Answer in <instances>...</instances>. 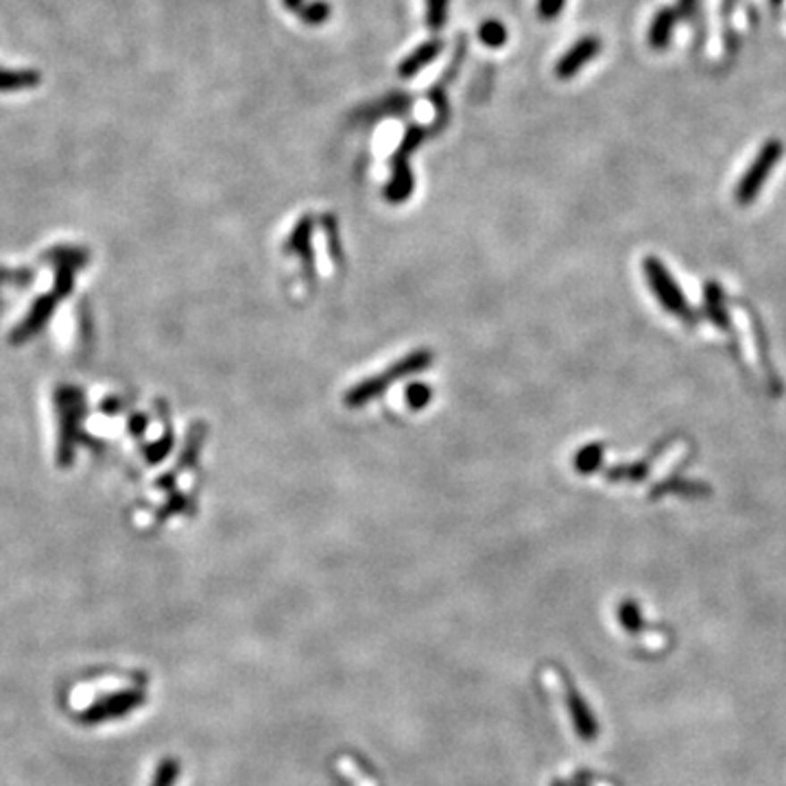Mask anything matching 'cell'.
Instances as JSON below:
<instances>
[{"label": "cell", "instance_id": "cell-1", "mask_svg": "<svg viewBox=\"0 0 786 786\" xmlns=\"http://www.w3.org/2000/svg\"><path fill=\"white\" fill-rule=\"evenodd\" d=\"M782 153H784V142L780 140V138H769V140H765V145L760 147L758 153H756L754 162L748 166V171L743 173V177H740L739 184L734 188L736 204L749 206L758 199L765 182L769 180V175L773 173L775 166H778Z\"/></svg>", "mask_w": 786, "mask_h": 786}, {"label": "cell", "instance_id": "cell-2", "mask_svg": "<svg viewBox=\"0 0 786 786\" xmlns=\"http://www.w3.org/2000/svg\"><path fill=\"white\" fill-rule=\"evenodd\" d=\"M642 269H645L647 282H649L651 291L655 293L657 301H660L671 315H675L677 319L686 321V324H695L697 315L693 306L689 304L684 291L680 289V284H677L673 275H671V271L666 269L660 260L654 258V256L645 258V262H642Z\"/></svg>", "mask_w": 786, "mask_h": 786}, {"label": "cell", "instance_id": "cell-3", "mask_svg": "<svg viewBox=\"0 0 786 786\" xmlns=\"http://www.w3.org/2000/svg\"><path fill=\"white\" fill-rule=\"evenodd\" d=\"M145 693L142 690H121V693H114L107 697H101L98 701H94L88 710L81 712L79 721L81 723L94 725L103 723V721L121 719V716L130 714L131 710L140 708L145 704Z\"/></svg>", "mask_w": 786, "mask_h": 786}, {"label": "cell", "instance_id": "cell-4", "mask_svg": "<svg viewBox=\"0 0 786 786\" xmlns=\"http://www.w3.org/2000/svg\"><path fill=\"white\" fill-rule=\"evenodd\" d=\"M601 46L603 42L599 36H583L581 39H577V42L563 53L560 62L555 63V77L563 79V81H566V79H572L587 62H592V59L599 55Z\"/></svg>", "mask_w": 786, "mask_h": 786}, {"label": "cell", "instance_id": "cell-5", "mask_svg": "<svg viewBox=\"0 0 786 786\" xmlns=\"http://www.w3.org/2000/svg\"><path fill=\"white\" fill-rule=\"evenodd\" d=\"M566 706L568 712H570V719L572 725H575L577 734H579L583 740H587V743H590V740H596V736H599L596 716L592 714L590 706L586 704V699H583L579 690H577L570 681H566Z\"/></svg>", "mask_w": 786, "mask_h": 786}, {"label": "cell", "instance_id": "cell-6", "mask_svg": "<svg viewBox=\"0 0 786 786\" xmlns=\"http://www.w3.org/2000/svg\"><path fill=\"white\" fill-rule=\"evenodd\" d=\"M442 53H444V39L435 38V39H428V42L419 44L411 55L404 57L402 62L398 63V75L402 79L415 77L419 71H424L428 63L435 62V59L442 55Z\"/></svg>", "mask_w": 786, "mask_h": 786}, {"label": "cell", "instance_id": "cell-7", "mask_svg": "<svg viewBox=\"0 0 786 786\" xmlns=\"http://www.w3.org/2000/svg\"><path fill=\"white\" fill-rule=\"evenodd\" d=\"M704 308L706 315L716 328H730V315L728 308H725V291L719 282L708 280L704 286Z\"/></svg>", "mask_w": 786, "mask_h": 786}, {"label": "cell", "instance_id": "cell-8", "mask_svg": "<svg viewBox=\"0 0 786 786\" xmlns=\"http://www.w3.org/2000/svg\"><path fill=\"white\" fill-rule=\"evenodd\" d=\"M677 20H680V16H677L675 9H671V7L660 9V12L655 13V18L651 20L649 36H647L649 38V46L654 48V51H662V48L669 46L671 38H673V29H675Z\"/></svg>", "mask_w": 786, "mask_h": 786}, {"label": "cell", "instance_id": "cell-9", "mask_svg": "<svg viewBox=\"0 0 786 786\" xmlns=\"http://www.w3.org/2000/svg\"><path fill=\"white\" fill-rule=\"evenodd\" d=\"M618 621H621L622 630H625L627 634H640L642 625H645L640 607H638V603L634 599H625L621 605H618Z\"/></svg>", "mask_w": 786, "mask_h": 786}, {"label": "cell", "instance_id": "cell-10", "mask_svg": "<svg viewBox=\"0 0 786 786\" xmlns=\"http://www.w3.org/2000/svg\"><path fill=\"white\" fill-rule=\"evenodd\" d=\"M478 39L489 48H501L507 42V29L501 20H487L478 29Z\"/></svg>", "mask_w": 786, "mask_h": 786}, {"label": "cell", "instance_id": "cell-11", "mask_svg": "<svg viewBox=\"0 0 786 786\" xmlns=\"http://www.w3.org/2000/svg\"><path fill=\"white\" fill-rule=\"evenodd\" d=\"M450 0H427V24L433 33L446 27Z\"/></svg>", "mask_w": 786, "mask_h": 786}, {"label": "cell", "instance_id": "cell-12", "mask_svg": "<svg viewBox=\"0 0 786 786\" xmlns=\"http://www.w3.org/2000/svg\"><path fill=\"white\" fill-rule=\"evenodd\" d=\"M330 13H333L330 3H325V0H315V3L306 4L304 12L300 13V20L301 22L310 24V27H319V24L328 22Z\"/></svg>", "mask_w": 786, "mask_h": 786}, {"label": "cell", "instance_id": "cell-13", "mask_svg": "<svg viewBox=\"0 0 786 786\" xmlns=\"http://www.w3.org/2000/svg\"><path fill=\"white\" fill-rule=\"evenodd\" d=\"M177 778H180V763L175 758H166L157 765L151 786H175Z\"/></svg>", "mask_w": 786, "mask_h": 786}, {"label": "cell", "instance_id": "cell-14", "mask_svg": "<svg viewBox=\"0 0 786 786\" xmlns=\"http://www.w3.org/2000/svg\"><path fill=\"white\" fill-rule=\"evenodd\" d=\"M463 57H466V39L461 38V39H459V48H457V53H454L452 62H450L446 71H444V75H442V79H439V81H437V86L448 88V83H452L454 79H457V75H459V68H461Z\"/></svg>", "mask_w": 786, "mask_h": 786}, {"label": "cell", "instance_id": "cell-15", "mask_svg": "<svg viewBox=\"0 0 786 786\" xmlns=\"http://www.w3.org/2000/svg\"><path fill=\"white\" fill-rule=\"evenodd\" d=\"M563 7H566V0H537V16L553 22L562 16Z\"/></svg>", "mask_w": 786, "mask_h": 786}, {"label": "cell", "instance_id": "cell-16", "mask_svg": "<svg viewBox=\"0 0 786 786\" xmlns=\"http://www.w3.org/2000/svg\"><path fill=\"white\" fill-rule=\"evenodd\" d=\"M697 3H699V0H677L675 12H677V16H680V20H689L690 16H693L695 9H697Z\"/></svg>", "mask_w": 786, "mask_h": 786}, {"label": "cell", "instance_id": "cell-17", "mask_svg": "<svg viewBox=\"0 0 786 786\" xmlns=\"http://www.w3.org/2000/svg\"><path fill=\"white\" fill-rule=\"evenodd\" d=\"M282 4H284V9L286 12H291V13H295V16L300 18V13L304 12L306 9V0H282Z\"/></svg>", "mask_w": 786, "mask_h": 786}]
</instances>
